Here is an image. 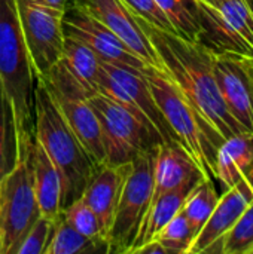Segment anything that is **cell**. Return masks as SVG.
<instances>
[{
  "mask_svg": "<svg viewBox=\"0 0 253 254\" xmlns=\"http://www.w3.org/2000/svg\"><path fill=\"white\" fill-rule=\"evenodd\" d=\"M137 18L166 73L174 80L207 125L224 141L246 132L225 106L213 70V52L200 42L185 39L173 31L158 28L140 16Z\"/></svg>",
  "mask_w": 253,
  "mask_h": 254,
  "instance_id": "obj_1",
  "label": "cell"
},
{
  "mask_svg": "<svg viewBox=\"0 0 253 254\" xmlns=\"http://www.w3.org/2000/svg\"><path fill=\"white\" fill-rule=\"evenodd\" d=\"M33 135L60 170L66 183L64 208L81 198L97 164L79 141L42 79L34 86Z\"/></svg>",
  "mask_w": 253,
  "mask_h": 254,
  "instance_id": "obj_2",
  "label": "cell"
},
{
  "mask_svg": "<svg viewBox=\"0 0 253 254\" xmlns=\"http://www.w3.org/2000/svg\"><path fill=\"white\" fill-rule=\"evenodd\" d=\"M142 73L177 143L191 155L206 177L216 179V153L224 140L207 125L166 71L145 65Z\"/></svg>",
  "mask_w": 253,
  "mask_h": 254,
  "instance_id": "obj_3",
  "label": "cell"
},
{
  "mask_svg": "<svg viewBox=\"0 0 253 254\" xmlns=\"http://www.w3.org/2000/svg\"><path fill=\"white\" fill-rule=\"evenodd\" d=\"M0 83L13 107L18 138L33 135L36 77L21 31L16 0H0Z\"/></svg>",
  "mask_w": 253,
  "mask_h": 254,
  "instance_id": "obj_4",
  "label": "cell"
},
{
  "mask_svg": "<svg viewBox=\"0 0 253 254\" xmlns=\"http://www.w3.org/2000/svg\"><path fill=\"white\" fill-rule=\"evenodd\" d=\"M13 168L0 180V254H13L30 226L40 217L33 182V135L19 137Z\"/></svg>",
  "mask_w": 253,
  "mask_h": 254,
  "instance_id": "obj_5",
  "label": "cell"
},
{
  "mask_svg": "<svg viewBox=\"0 0 253 254\" xmlns=\"http://www.w3.org/2000/svg\"><path fill=\"white\" fill-rule=\"evenodd\" d=\"M88 103L100 121L106 164L118 165L131 162L140 153L164 143L157 128L148 119L112 97L94 92L88 97Z\"/></svg>",
  "mask_w": 253,
  "mask_h": 254,
  "instance_id": "obj_6",
  "label": "cell"
},
{
  "mask_svg": "<svg viewBox=\"0 0 253 254\" xmlns=\"http://www.w3.org/2000/svg\"><path fill=\"white\" fill-rule=\"evenodd\" d=\"M157 149L146 150L131 161L110 229L107 232L109 253L127 254L142 220L149 208L154 189V164Z\"/></svg>",
  "mask_w": 253,
  "mask_h": 254,
  "instance_id": "obj_7",
  "label": "cell"
},
{
  "mask_svg": "<svg viewBox=\"0 0 253 254\" xmlns=\"http://www.w3.org/2000/svg\"><path fill=\"white\" fill-rule=\"evenodd\" d=\"M51 92L61 115L97 165L106 164V150L100 121L88 103L91 95L60 60L51 71L40 77Z\"/></svg>",
  "mask_w": 253,
  "mask_h": 254,
  "instance_id": "obj_8",
  "label": "cell"
},
{
  "mask_svg": "<svg viewBox=\"0 0 253 254\" xmlns=\"http://www.w3.org/2000/svg\"><path fill=\"white\" fill-rule=\"evenodd\" d=\"M198 40L213 54L234 52L253 57V10L248 0H221L212 7L197 0Z\"/></svg>",
  "mask_w": 253,
  "mask_h": 254,
  "instance_id": "obj_9",
  "label": "cell"
},
{
  "mask_svg": "<svg viewBox=\"0 0 253 254\" xmlns=\"http://www.w3.org/2000/svg\"><path fill=\"white\" fill-rule=\"evenodd\" d=\"M16 7L34 77H45L63 57L64 10L21 0H16Z\"/></svg>",
  "mask_w": 253,
  "mask_h": 254,
  "instance_id": "obj_10",
  "label": "cell"
},
{
  "mask_svg": "<svg viewBox=\"0 0 253 254\" xmlns=\"http://www.w3.org/2000/svg\"><path fill=\"white\" fill-rule=\"evenodd\" d=\"M97 92L106 94L148 119L164 141H177L140 70L101 61Z\"/></svg>",
  "mask_w": 253,
  "mask_h": 254,
  "instance_id": "obj_11",
  "label": "cell"
},
{
  "mask_svg": "<svg viewBox=\"0 0 253 254\" xmlns=\"http://www.w3.org/2000/svg\"><path fill=\"white\" fill-rule=\"evenodd\" d=\"M213 70L228 112L246 132H253V57L213 54Z\"/></svg>",
  "mask_w": 253,
  "mask_h": 254,
  "instance_id": "obj_12",
  "label": "cell"
},
{
  "mask_svg": "<svg viewBox=\"0 0 253 254\" xmlns=\"http://www.w3.org/2000/svg\"><path fill=\"white\" fill-rule=\"evenodd\" d=\"M72 4L113 31L146 65L166 71L137 15L122 0H72Z\"/></svg>",
  "mask_w": 253,
  "mask_h": 254,
  "instance_id": "obj_13",
  "label": "cell"
},
{
  "mask_svg": "<svg viewBox=\"0 0 253 254\" xmlns=\"http://www.w3.org/2000/svg\"><path fill=\"white\" fill-rule=\"evenodd\" d=\"M63 28L64 36L85 43L101 61L140 71L146 65L113 31L72 3L64 10Z\"/></svg>",
  "mask_w": 253,
  "mask_h": 254,
  "instance_id": "obj_14",
  "label": "cell"
},
{
  "mask_svg": "<svg viewBox=\"0 0 253 254\" xmlns=\"http://www.w3.org/2000/svg\"><path fill=\"white\" fill-rule=\"evenodd\" d=\"M253 202V183L243 179L225 190L206 225L195 237L188 254L221 253L222 237L234 226L239 217Z\"/></svg>",
  "mask_w": 253,
  "mask_h": 254,
  "instance_id": "obj_15",
  "label": "cell"
},
{
  "mask_svg": "<svg viewBox=\"0 0 253 254\" xmlns=\"http://www.w3.org/2000/svg\"><path fill=\"white\" fill-rule=\"evenodd\" d=\"M204 177L203 171L180 143L164 141L158 146L155 155L151 204L161 195L188 185H197Z\"/></svg>",
  "mask_w": 253,
  "mask_h": 254,
  "instance_id": "obj_16",
  "label": "cell"
},
{
  "mask_svg": "<svg viewBox=\"0 0 253 254\" xmlns=\"http://www.w3.org/2000/svg\"><path fill=\"white\" fill-rule=\"evenodd\" d=\"M130 165L131 162L118 165H98L81 196L95 211L106 229V234L110 229L113 214L119 202L121 190L130 171Z\"/></svg>",
  "mask_w": 253,
  "mask_h": 254,
  "instance_id": "obj_17",
  "label": "cell"
},
{
  "mask_svg": "<svg viewBox=\"0 0 253 254\" xmlns=\"http://www.w3.org/2000/svg\"><path fill=\"white\" fill-rule=\"evenodd\" d=\"M33 182L40 216L58 222L64 210L66 183L60 170L36 138L33 143Z\"/></svg>",
  "mask_w": 253,
  "mask_h": 254,
  "instance_id": "obj_18",
  "label": "cell"
},
{
  "mask_svg": "<svg viewBox=\"0 0 253 254\" xmlns=\"http://www.w3.org/2000/svg\"><path fill=\"white\" fill-rule=\"evenodd\" d=\"M216 179L227 189L243 179L253 183V132L227 138L216 153Z\"/></svg>",
  "mask_w": 253,
  "mask_h": 254,
  "instance_id": "obj_19",
  "label": "cell"
},
{
  "mask_svg": "<svg viewBox=\"0 0 253 254\" xmlns=\"http://www.w3.org/2000/svg\"><path fill=\"white\" fill-rule=\"evenodd\" d=\"M195 185H188L174 190H170L160 198H157L148 208L142 225L139 228V232L128 249L127 254H133L136 249L142 247L143 244L152 241L155 235L182 210V205L188 196V193L194 189Z\"/></svg>",
  "mask_w": 253,
  "mask_h": 254,
  "instance_id": "obj_20",
  "label": "cell"
},
{
  "mask_svg": "<svg viewBox=\"0 0 253 254\" xmlns=\"http://www.w3.org/2000/svg\"><path fill=\"white\" fill-rule=\"evenodd\" d=\"M61 61L72 73V76L89 94L97 92V83L101 71V60L91 48L76 39L66 36Z\"/></svg>",
  "mask_w": 253,
  "mask_h": 254,
  "instance_id": "obj_21",
  "label": "cell"
},
{
  "mask_svg": "<svg viewBox=\"0 0 253 254\" xmlns=\"http://www.w3.org/2000/svg\"><path fill=\"white\" fill-rule=\"evenodd\" d=\"M109 253V247L104 241L91 240L75 228H72L63 217L55 223L51 241L45 254H89Z\"/></svg>",
  "mask_w": 253,
  "mask_h": 254,
  "instance_id": "obj_22",
  "label": "cell"
},
{
  "mask_svg": "<svg viewBox=\"0 0 253 254\" xmlns=\"http://www.w3.org/2000/svg\"><path fill=\"white\" fill-rule=\"evenodd\" d=\"M19 153L13 107L0 83V180L13 168Z\"/></svg>",
  "mask_w": 253,
  "mask_h": 254,
  "instance_id": "obj_23",
  "label": "cell"
},
{
  "mask_svg": "<svg viewBox=\"0 0 253 254\" xmlns=\"http://www.w3.org/2000/svg\"><path fill=\"white\" fill-rule=\"evenodd\" d=\"M218 201L219 195L215 189L213 180L209 177H204L201 182H198L194 186V189L188 193L180 211L185 214L197 235L209 220Z\"/></svg>",
  "mask_w": 253,
  "mask_h": 254,
  "instance_id": "obj_24",
  "label": "cell"
},
{
  "mask_svg": "<svg viewBox=\"0 0 253 254\" xmlns=\"http://www.w3.org/2000/svg\"><path fill=\"white\" fill-rule=\"evenodd\" d=\"M155 3L169 18L176 34L189 40H198L200 21L197 0H155Z\"/></svg>",
  "mask_w": 253,
  "mask_h": 254,
  "instance_id": "obj_25",
  "label": "cell"
},
{
  "mask_svg": "<svg viewBox=\"0 0 253 254\" xmlns=\"http://www.w3.org/2000/svg\"><path fill=\"white\" fill-rule=\"evenodd\" d=\"M61 217L82 235L91 240L104 241L107 244V234L101 220L82 198H78L72 204H69L63 210Z\"/></svg>",
  "mask_w": 253,
  "mask_h": 254,
  "instance_id": "obj_26",
  "label": "cell"
},
{
  "mask_svg": "<svg viewBox=\"0 0 253 254\" xmlns=\"http://www.w3.org/2000/svg\"><path fill=\"white\" fill-rule=\"evenodd\" d=\"M197 232L182 211H179L157 235L155 241L161 243L170 254H188Z\"/></svg>",
  "mask_w": 253,
  "mask_h": 254,
  "instance_id": "obj_27",
  "label": "cell"
},
{
  "mask_svg": "<svg viewBox=\"0 0 253 254\" xmlns=\"http://www.w3.org/2000/svg\"><path fill=\"white\" fill-rule=\"evenodd\" d=\"M221 254H253V202L222 237Z\"/></svg>",
  "mask_w": 253,
  "mask_h": 254,
  "instance_id": "obj_28",
  "label": "cell"
},
{
  "mask_svg": "<svg viewBox=\"0 0 253 254\" xmlns=\"http://www.w3.org/2000/svg\"><path fill=\"white\" fill-rule=\"evenodd\" d=\"M55 223L49 219L39 217L27 231L24 238L19 241L13 254H45V250L51 241Z\"/></svg>",
  "mask_w": 253,
  "mask_h": 254,
  "instance_id": "obj_29",
  "label": "cell"
},
{
  "mask_svg": "<svg viewBox=\"0 0 253 254\" xmlns=\"http://www.w3.org/2000/svg\"><path fill=\"white\" fill-rule=\"evenodd\" d=\"M137 16H140L142 19H145L146 22L167 30V31H173V27L169 21V18L164 15V12L160 9V6L155 3V0H122Z\"/></svg>",
  "mask_w": 253,
  "mask_h": 254,
  "instance_id": "obj_30",
  "label": "cell"
},
{
  "mask_svg": "<svg viewBox=\"0 0 253 254\" xmlns=\"http://www.w3.org/2000/svg\"><path fill=\"white\" fill-rule=\"evenodd\" d=\"M21 1L40 4V6H46V7H52V9H60V10H66L69 7V4L72 3V0H21Z\"/></svg>",
  "mask_w": 253,
  "mask_h": 254,
  "instance_id": "obj_31",
  "label": "cell"
},
{
  "mask_svg": "<svg viewBox=\"0 0 253 254\" xmlns=\"http://www.w3.org/2000/svg\"><path fill=\"white\" fill-rule=\"evenodd\" d=\"M200 1H203V3H206V4H209V6H212V7H216V6L219 4L221 0H200Z\"/></svg>",
  "mask_w": 253,
  "mask_h": 254,
  "instance_id": "obj_32",
  "label": "cell"
},
{
  "mask_svg": "<svg viewBox=\"0 0 253 254\" xmlns=\"http://www.w3.org/2000/svg\"><path fill=\"white\" fill-rule=\"evenodd\" d=\"M248 3H249V6L252 7V10H253V0H248Z\"/></svg>",
  "mask_w": 253,
  "mask_h": 254,
  "instance_id": "obj_33",
  "label": "cell"
}]
</instances>
